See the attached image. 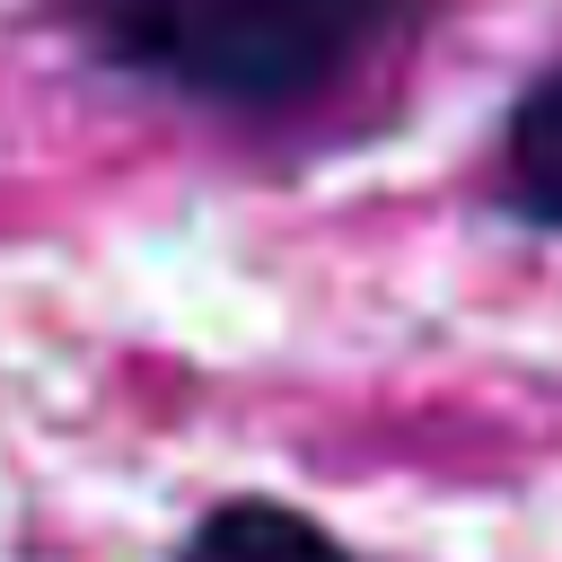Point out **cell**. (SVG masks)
Returning <instances> with one entry per match:
<instances>
[{"mask_svg":"<svg viewBox=\"0 0 562 562\" xmlns=\"http://www.w3.org/2000/svg\"><path fill=\"white\" fill-rule=\"evenodd\" d=\"M404 9L413 0H88V35L149 88L281 114L342 88Z\"/></svg>","mask_w":562,"mask_h":562,"instance_id":"obj_1","label":"cell"},{"mask_svg":"<svg viewBox=\"0 0 562 562\" xmlns=\"http://www.w3.org/2000/svg\"><path fill=\"white\" fill-rule=\"evenodd\" d=\"M509 202L536 228H562V61L509 114Z\"/></svg>","mask_w":562,"mask_h":562,"instance_id":"obj_3","label":"cell"},{"mask_svg":"<svg viewBox=\"0 0 562 562\" xmlns=\"http://www.w3.org/2000/svg\"><path fill=\"white\" fill-rule=\"evenodd\" d=\"M176 562H360V553H351L342 536H325L307 509H290V501H255V492H246V501L202 509Z\"/></svg>","mask_w":562,"mask_h":562,"instance_id":"obj_2","label":"cell"}]
</instances>
